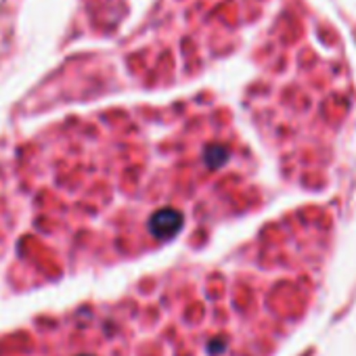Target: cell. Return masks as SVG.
Instances as JSON below:
<instances>
[{
    "instance_id": "7a4b0ae2",
    "label": "cell",
    "mask_w": 356,
    "mask_h": 356,
    "mask_svg": "<svg viewBox=\"0 0 356 356\" xmlns=\"http://www.w3.org/2000/svg\"><path fill=\"white\" fill-rule=\"evenodd\" d=\"M82 356H88V354H82Z\"/></svg>"
},
{
    "instance_id": "6da1fadb",
    "label": "cell",
    "mask_w": 356,
    "mask_h": 356,
    "mask_svg": "<svg viewBox=\"0 0 356 356\" xmlns=\"http://www.w3.org/2000/svg\"><path fill=\"white\" fill-rule=\"evenodd\" d=\"M183 227V216L176 212H159L151 218L149 229L157 239H172Z\"/></svg>"
}]
</instances>
